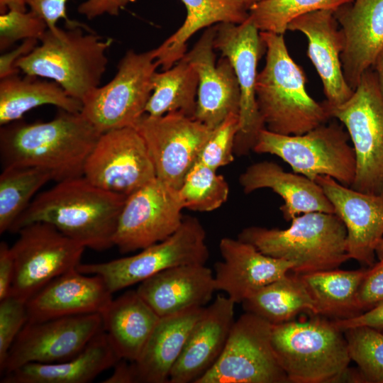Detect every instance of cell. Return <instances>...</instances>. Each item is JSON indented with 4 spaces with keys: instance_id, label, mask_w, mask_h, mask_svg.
<instances>
[{
    "instance_id": "obj_1",
    "label": "cell",
    "mask_w": 383,
    "mask_h": 383,
    "mask_svg": "<svg viewBox=\"0 0 383 383\" xmlns=\"http://www.w3.org/2000/svg\"><path fill=\"white\" fill-rule=\"evenodd\" d=\"M101 134L80 112L60 109L49 121H15L0 131L2 164L44 170L57 182L80 177Z\"/></svg>"
},
{
    "instance_id": "obj_2",
    "label": "cell",
    "mask_w": 383,
    "mask_h": 383,
    "mask_svg": "<svg viewBox=\"0 0 383 383\" xmlns=\"http://www.w3.org/2000/svg\"><path fill=\"white\" fill-rule=\"evenodd\" d=\"M126 196L104 190L84 176L57 182L39 194L9 231L36 222L55 226L85 248L104 250L113 236Z\"/></svg>"
},
{
    "instance_id": "obj_3",
    "label": "cell",
    "mask_w": 383,
    "mask_h": 383,
    "mask_svg": "<svg viewBox=\"0 0 383 383\" xmlns=\"http://www.w3.org/2000/svg\"><path fill=\"white\" fill-rule=\"evenodd\" d=\"M266 50L255 94L265 128L282 135H301L331 118L323 101L307 92L306 76L287 50L284 35L260 31Z\"/></svg>"
},
{
    "instance_id": "obj_4",
    "label": "cell",
    "mask_w": 383,
    "mask_h": 383,
    "mask_svg": "<svg viewBox=\"0 0 383 383\" xmlns=\"http://www.w3.org/2000/svg\"><path fill=\"white\" fill-rule=\"evenodd\" d=\"M86 26L48 29L38 45L15 67L26 75L50 79L71 97L82 101L100 86L111 38L85 33Z\"/></svg>"
},
{
    "instance_id": "obj_5",
    "label": "cell",
    "mask_w": 383,
    "mask_h": 383,
    "mask_svg": "<svg viewBox=\"0 0 383 383\" xmlns=\"http://www.w3.org/2000/svg\"><path fill=\"white\" fill-rule=\"evenodd\" d=\"M291 222L286 229L249 226L238 238L266 255L293 262L296 274L337 269L350 259L347 230L335 213L308 212Z\"/></svg>"
},
{
    "instance_id": "obj_6",
    "label": "cell",
    "mask_w": 383,
    "mask_h": 383,
    "mask_svg": "<svg viewBox=\"0 0 383 383\" xmlns=\"http://www.w3.org/2000/svg\"><path fill=\"white\" fill-rule=\"evenodd\" d=\"M271 343L292 383L340 380L351 361L344 332L322 318L272 325Z\"/></svg>"
},
{
    "instance_id": "obj_7",
    "label": "cell",
    "mask_w": 383,
    "mask_h": 383,
    "mask_svg": "<svg viewBox=\"0 0 383 383\" xmlns=\"http://www.w3.org/2000/svg\"><path fill=\"white\" fill-rule=\"evenodd\" d=\"M349 139L348 132L337 123H326L301 135H282L264 128L252 151L276 155L294 172L311 180L325 175L350 187L356 161Z\"/></svg>"
},
{
    "instance_id": "obj_8",
    "label": "cell",
    "mask_w": 383,
    "mask_h": 383,
    "mask_svg": "<svg viewBox=\"0 0 383 383\" xmlns=\"http://www.w3.org/2000/svg\"><path fill=\"white\" fill-rule=\"evenodd\" d=\"M345 126L353 143L356 169L352 189L383 196V93L372 67L362 75L350 98L327 106Z\"/></svg>"
},
{
    "instance_id": "obj_9",
    "label": "cell",
    "mask_w": 383,
    "mask_h": 383,
    "mask_svg": "<svg viewBox=\"0 0 383 383\" xmlns=\"http://www.w3.org/2000/svg\"><path fill=\"white\" fill-rule=\"evenodd\" d=\"M154 49L126 52L113 79L82 101L81 114L100 133L134 127L145 113L157 68Z\"/></svg>"
},
{
    "instance_id": "obj_10",
    "label": "cell",
    "mask_w": 383,
    "mask_h": 383,
    "mask_svg": "<svg viewBox=\"0 0 383 383\" xmlns=\"http://www.w3.org/2000/svg\"><path fill=\"white\" fill-rule=\"evenodd\" d=\"M209 257L204 226L198 218L184 216L181 226L172 235L138 254L104 262L79 263L77 269L84 274L100 276L113 294L168 268L206 265Z\"/></svg>"
},
{
    "instance_id": "obj_11",
    "label": "cell",
    "mask_w": 383,
    "mask_h": 383,
    "mask_svg": "<svg viewBox=\"0 0 383 383\" xmlns=\"http://www.w3.org/2000/svg\"><path fill=\"white\" fill-rule=\"evenodd\" d=\"M272 326L255 314H242L218 359L196 383L289 382L272 346Z\"/></svg>"
},
{
    "instance_id": "obj_12",
    "label": "cell",
    "mask_w": 383,
    "mask_h": 383,
    "mask_svg": "<svg viewBox=\"0 0 383 383\" xmlns=\"http://www.w3.org/2000/svg\"><path fill=\"white\" fill-rule=\"evenodd\" d=\"M17 233L11 247L15 272L10 295L27 301L49 282L81 263L86 248L49 223H33Z\"/></svg>"
},
{
    "instance_id": "obj_13",
    "label": "cell",
    "mask_w": 383,
    "mask_h": 383,
    "mask_svg": "<svg viewBox=\"0 0 383 383\" xmlns=\"http://www.w3.org/2000/svg\"><path fill=\"white\" fill-rule=\"evenodd\" d=\"M101 331L100 313L27 322L0 366L1 374L29 363H56L72 358Z\"/></svg>"
},
{
    "instance_id": "obj_14",
    "label": "cell",
    "mask_w": 383,
    "mask_h": 383,
    "mask_svg": "<svg viewBox=\"0 0 383 383\" xmlns=\"http://www.w3.org/2000/svg\"><path fill=\"white\" fill-rule=\"evenodd\" d=\"M216 26L214 48L229 60L240 91L239 130L234 155H246L252 151L260 132L265 128L255 94L257 66L265 45L260 30L249 17L242 23H220Z\"/></svg>"
},
{
    "instance_id": "obj_15",
    "label": "cell",
    "mask_w": 383,
    "mask_h": 383,
    "mask_svg": "<svg viewBox=\"0 0 383 383\" xmlns=\"http://www.w3.org/2000/svg\"><path fill=\"white\" fill-rule=\"evenodd\" d=\"M134 128L143 137L156 177L179 190L213 130L179 112L144 113Z\"/></svg>"
},
{
    "instance_id": "obj_16",
    "label": "cell",
    "mask_w": 383,
    "mask_h": 383,
    "mask_svg": "<svg viewBox=\"0 0 383 383\" xmlns=\"http://www.w3.org/2000/svg\"><path fill=\"white\" fill-rule=\"evenodd\" d=\"M183 209L179 191L155 177L126 197L113 245L126 253L165 240L181 226Z\"/></svg>"
},
{
    "instance_id": "obj_17",
    "label": "cell",
    "mask_w": 383,
    "mask_h": 383,
    "mask_svg": "<svg viewBox=\"0 0 383 383\" xmlns=\"http://www.w3.org/2000/svg\"><path fill=\"white\" fill-rule=\"evenodd\" d=\"M83 176L99 188L126 197L157 177L146 144L134 127L101 134Z\"/></svg>"
},
{
    "instance_id": "obj_18",
    "label": "cell",
    "mask_w": 383,
    "mask_h": 383,
    "mask_svg": "<svg viewBox=\"0 0 383 383\" xmlns=\"http://www.w3.org/2000/svg\"><path fill=\"white\" fill-rule=\"evenodd\" d=\"M216 25L207 28L184 55L199 77L194 118L211 130L231 113L239 114L240 104L239 84L232 65L223 56L216 61L213 45Z\"/></svg>"
},
{
    "instance_id": "obj_19",
    "label": "cell",
    "mask_w": 383,
    "mask_h": 383,
    "mask_svg": "<svg viewBox=\"0 0 383 383\" xmlns=\"http://www.w3.org/2000/svg\"><path fill=\"white\" fill-rule=\"evenodd\" d=\"M315 181L346 228L350 259L372 267L377 262L376 249L383 238V196L355 190L328 176H318Z\"/></svg>"
},
{
    "instance_id": "obj_20",
    "label": "cell",
    "mask_w": 383,
    "mask_h": 383,
    "mask_svg": "<svg viewBox=\"0 0 383 383\" xmlns=\"http://www.w3.org/2000/svg\"><path fill=\"white\" fill-rule=\"evenodd\" d=\"M221 261L214 265L216 291L235 304H241L252 292L292 271L294 263L266 255L252 244L224 237L219 243Z\"/></svg>"
},
{
    "instance_id": "obj_21",
    "label": "cell",
    "mask_w": 383,
    "mask_h": 383,
    "mask_svg": "<svg viewBox=\"0 0 383 383\" xmlns=\"http://www.w3.org/2000/svg\"><path fill=\"white\" fill-rule=\"evenodd\" d=\"M342 34L344 77L354 91L383 49V0H353L334 11Z\"/></svg>"
},
{
    "instance_id": "obj_22",
    "label": "cell",
    "mask_w": 383,
    "mask_h": 383,
    "mask_svg": "<svg viewBox=\"0 0 383 383\" xmlns=\"http://www.w3.org/2000/svg\"><path fill=\"white\" fill-rule=\"evenodd\" d=\"M287 30L300 32L306 37L307 55L321 78L326 106H336L348 100L354 91L343 72V42L334 10H319L299 16L288 25Z\"/></svg>"
},
{
    "instance_id": "obj_23",
    "label": "cell",
    "mask_w": 383,
    "mask_h": 383,
    "mask_svg": "<svg viewBox=\"0 0 383 383\" xmlns=\"http://www.w3.org/2000/svg\"><path fill=\"white\" fill-rule=\"evenodd\" d=\"M104 279L73 268L55 277L27 301L28 322L101 313L113 299Z\"/></svg>"
},
{
    "instance_id": "obj_24",
    "label": "cell",
    "mask_w": 383,
    "mask_h": 383,
    "mask_svg": "<svg viewBox=\"0 0 383 383\" xmlns=\"http://www.w3.org/2000/svg\"><path fill=\"white\" fill-rule=\"evenodd\" d=\"M235 304L226 295H218L205 307L171 370L169 383H196L211 369L229 337Z\"/></svg>"
},
{
    "instance_id": "obj_25",
    "label": "cell",
    "mask_w": 383,
    "mask_h": 383,
    "mask_svg": "<svg viewBox=\"0 0 383 383\" xmlns=\"http://www.w3.org/2000/svg\"><path fill=\"white\" fill-rule=\"evenodd\" d=\"M140 296L160 316L204 307L216 291L212 270L202 264L168 268L140 282Z\"/></svg>"
},
{
    "instance_id": "obj_26",
    "label": "cell",
    "mask_w": 383,
    "mask_h": 383,
    "mask_svg": "<svg viewBox=\"0 0 383 383\" xmlns=\"http://www.w3.org/2000/svg\"><path fill=\"white\" fill-rule=\"evenodd\" d=\"M245 194L267 188L284 201L280 207L286 221L313 211L335 213L334 208L321 186L300 174L287 172L274 162L261 161L248 166L239 177Z\"/></svg>"
},
{
    "instance_id": "obj_27",
    "label": "cell",
    "mask_w": 383,
    "mask_h": 383,
    "mask_svg": "<svg viewBox=\"0 0 383 383\" xmlns=\"http://www.w3.org/2000/svg\"><path fill=\"white\" fill-rule=\"evenodd\" d=\"M204 309L160 318L138 358L130 362L135 383H169L171 370Z\"/></svg>"
},
{
    "instance_id": "obj_28",
    "label": "cell",
    "mask_w": 383,
    "mask_h": 383,
    "mask_svg": "<svg viewBox=\"0 0 383 383\" xmlns=\"http://www.w3.org/2000/svg\"><path fill=\"white\" fill-rule=\"evenodd\" d=\"M109 338L99 332L75 357L50 364L29 363L4 374L1 383H88L119 360Z\"/></svg>"
},
{
    "instance_id": "obj_29",
    "label": "cell",
    "mask_w": 383,
    "mask_h": 383,
    "mask_svg": "<svg viewBox=\"0 0 383 383\" xmlns=\"http://www.w3.org/2000/svg\"><path fill=\"white\" fill-rule=\"evenodd\" d=\"M100 314L116 355L130 362L138 358L160 318L136 290L112 299Z\"/></svg>"
},
{
    "instance_id": "obj_30",
    "label": "cell",
    "mask_w": 383,
    "mask_h": 383,
    "mask_svg": "<svg viewBox=\"0 0 383 383\" xmlns=\"http://www.w3.org/2000/svg\"><path fill=\"white\" fill-rule=\"evenodd\" d=\"M187 9L182 26L154 49L162 70L172 67L186 54L189 38L197 31L220 23H242L249 10L237 0H181Z\"/></svg>"
},
{
    "instance_id": "obj_31",
    "label": "cell",
    "mask_w": 383,
    "mask_h": 383,
    "mask_svg": "<svg viewBox=\"0 0 383 383\" xmlns=\"http://www.w3.org/2000/svg\"><path fill=\"white\" fill-rule=\"evenodd\" d=\"M52 105L69 112H81L82 104L67 94L55 82L17 74L1 79L0 125L5 126L22 118L30 110Z\"/></svg>"
},
{
    "instance_id": "obj_32",
    "label": "cell",
    "mask_w": 383,
    "mask_h": 383,
    "mask_svg": "<svg viewBox=\"0 0 383 383\" xmlns=\"http://www.w3.org/2000/svg\"><path fill=\"white\" fill-rule=\"evenodd\" d=\"M368 268L337 269L298 274L313 301L316 315L344 319L360 314L357 297Z\"/></svg>"
},
{
    "instance_id": "obj_33",
    "label": "cell",
    "mask_w": 383,
    "mask_h": 383,
    "mask_svg": "<svg viewBox=\"0 0 383 383\" xmlns=\"http://www.w3.org/2000/svg\"><path fill=\"white\" fill-rule=\"evenodd\" d=\"M241 304L245 312L255 314L272 325L292 321L302 312L316 316L313 301L296 274L288 273L259 288Z\"/></svg>"
},
{
    "instance_id": "obj_34",
    "label": "cell",
    "mask_w": 383,
    "mask_h": 383,
    "mask_svg": "<svg viewBox=\"0 0 383 383\" xmlns=\"http://www.w3.org/2000/svg\"><path fill=\"white\" fill-rule=\"evenodd\" d=\"M198 85V74L184 56L170 69L154 74L152 92L145 113L152 116H160L179 112L194 118Z\"/></svg>"
},
{
    "instance_id": "obj_35",
    "label": "cell",
    "mask_w": 383,
    "mask_h": 383,
    "mask_svg": "<svg viewBox=\"0 0 383 383\" xmlns=\"http://www.w3.org/2000/svg\"><path fill=\"white\" fill-rule=\"evenodd\" d=\"M50 173L30 167H6L0 175V233L9 231L31 199L47 182Z\"/></svg>"
},
{
    "instance_id": "obj_36",
    "label": "cell",
    "mask_w": 383,
    "mask_h": 383,
    "mask_svg": "<svg viewBox=\"0 0 383 383\" xmlns=\"http://www.w3.org/2000/svg\"><path fill=\"white\" fill-rule=\"evenodd\" d=\"M353 0H262L249 9L260 31L284 35L295 18L319 10H336Z\"/></svg>"
},
{
    "instance_id": "obj_37",
    "label": "cell",
    "mask_w": 383,
    "mask_h": 383,
    "mask_svg": "<svg viewBox=\"0 0 383 383\" xmlns=\"http://www.w3.org/2000/svg\"><path fill=\"white\" fill-rule=\"evenodd\" d=\"M349 355L358 370L349 373L353 382H383V333L369 326L345 330Z\"/></svg>"
},
{
    "instance_id": "obj_38",
    "label": "cell",
    "mask_w": 383,
    "mask_h": 383,
    "mask_svg": "<svg viewBox=\"0 0 383 383\" xmlns=\"http://www.w3.org/2000/svg\"><path fill=\"white\" fill-rule=\"evenodd\" d=\"M178 191L184 209L209 212L226 201L229 186L216 170L196 162Z\"/></svg>"
},
{
    "instance_id": "obj_39",
    "label": "cell",
    "mask_w": 383,
    "mask_h": 383,
    "mask_svg": "<svg viewBox=\"0 0 383 383\" xmlns=\"http://www.w3.org/2000/svg\"><path fill=\"white\" fill-rule=\"evenodd\" d=\"M238 130L239 114L231 113L213 130L196 162L215 170L233 162L235 139Z\"/></svg>"
},
{
    "instance_id": "obj_40",
    "label": "cell",
    "mask_w": 383,
    "mask_h": 383,
    "mask_svg": "<svg viewBox=\"0 0 383 383\" xmlns=\"http://www.w3.org/2000/svg\"><path fill=\"white\" fill-rule=\"evenodd\" d=\"M48 26L31 11L9 10L0 15V50H6L14 43L27 39L40 41Z\"/></svg>"
},
{
    "instance_id": "obj_41",
    "label": "cell",
    "mask_w": 383,
    "mask_h": 383,
    "mask_svg": "<svg viewBox=\"0 0 383 383\" xmlns=\"http://www.w3.org/2000/svg\"><path fill=\"white\" fill-rule=\"evenodd\" d=\"M28 319L26 301L12 295L0 300V366Z\"/></svg>"
},
{
    "instance_id": "obj_42",
    "label": "cell",
    "mask_w": 383,
    "mask_h": 383,
    "mask_svg": "<svg viewBox=\"0 0 383 383\" xmlns=\"http://www.w3.org/2000/svg\"><path fill=\"white\" fill-rule=\"evenodd\" d=\"M68 0H26V5L30 11L42 18L46 23L48 29L57 27L60 19L65 21L68 28L83 25L70 20L67 14V3Z\"/></svg>"
},
{
    "instance_id": "obj_43",
    "label": "cell",
    "mask_w": 383,
    "mask_h": 383,
    "mask_svg": "<svg viewBox=\"0 0 383 383\" xmlns=\"http://www.w3.org/2000/svg\"><path fill=\"white\" fill-rule=\"evenodd\" d=\"M383 301V269L367 272L363 279L357 297L360 313L367 311Z\"/></svg>"
},
{
    "instance_id": "obj_44",
    "label": "cell",
    "mask_w": 383,
    "mask_h": 383,
    "mask_svg": "<svg viewBox=\"0 0 383 383\" xmlns=\"http://www.w3.org/2000/svg\"><path fill=\"white\" fill-rule=\"evenodd\" d=\"M135 0H86L82 2L77 11L89 20L108 14L117 16L121 9Z\"/></svg>"
},
{
    "instance_id": "obj_45",
    "label": "cell",
    "mask_w": 383,
    "mask_h": 383,
    "mask_svg": "<svg viewBox=\"0 0 383 383\" xmlns=\"http://www.w3.org/2000/svg\"><path fill=\"white\" fill-rule=\"evenodd\" d=\"M333 321L343 331L353 327L362 326L383 331V301L355 316L344 319H335Z\"/></svg>"
},
{
    "instance_id": "obj_46",
    "label": "cell",
    "mask_w": 383,
    "mask_h": 383,
    "mask_svg": "<svg viewBox=\"0 0 383 383\" xmlns=\"http://www.w3.org/2000/svg\"><path fill=\"white\" fill-rule=\"evenodd\" d=\"M14 272L15 262L11 248L2 241L0 243V300L10 295Z\"/></svg>"
},
{
    "instance_id": "obj_47",
    "label": "cell",
    "mask_w": 383,
    "mask_h": 383,
    "mask_svg": "<svg viewBox=\"0 0 383 383\" xmlns=\"http://www.w3.org/2000/svg\"><path fill=\"white\" fill-rule=\"evenodd\" d=\"M38 42L36 39L24 40L17 48L2 54L0 57V79L17 74L20 71L16 68V62L30 53L38 45Z\"/></svg>"
},
{
    "instance_id": "obj_48",
    "label": "cell",
    "mask_w": 383,
    "mask_h": 383,
    "mask_svg": "<svg viewBox=\"0 0 383 383\" xmlns=\"http://www.w3.org/2000/svg\"><path fill=\"white\" fill-rule=\"evenodd\" d=\"M104 383H135L130 361L119 360L114 365L112 374L104 379Z\"/></svg>"
},
{
    "instance_id": "obj_49",
    "label": "cell",
    "mask_w": 383,
    "mask_h": 383,
    "mask_svg": "<svg viewBox=\"0 0 383 383\" xmlns=\"http://www.w3.org/2000/svg\"><path fill=\"white\" fill-rule=\"evenodd\" d=\"M26 0H0L1 13L9 10L26 11Z\"/></svg>"
},
{
    "instance_id": "obj_50",
    "label": "cell",
    "mask_w": 383,
    "mask_h": 383,
    "mask_svg": "<svg viewBox=\"0 0 383 383\" xmlns=\"http://www.w3.org/2000/svg\"><path fill=\"white\" fill-rule=\"evenodd\" d=\"M372 67L376 73L379 85L383 93V49L377 55Z\"/></svg>"
},
{
    "instance_id": "obj_51",
    "label": "cell",
    "mask_w": 383,
    "mask_h": 383,
    "mask_svg": "<svg viewBox=\"0 0 383 383\" xmlns=\"http://www.w3.org/2000/svg\"><path fill=\"white\" fill-rule=\"evenodd\" d=\"M376 256L378 261L371 267H368L370 272H374L383 269V238L379 242L376 249Z\"/></svg>"
},
{
    "instance_id": "obj_52",
    "label": "cell",
    "mask_w": 383,
    "mask_h": 383,
    "mask_svg": "<svg viewBox=\"0 0 383 383\" xmlns=\"http://www.w3.org/2000/svg\"><path fill=\"white\" fill-rule=\"evenodd\" d=\"M245 5L249 10L252 6L262 0H237Z\"/></svg>"
},
{
    "instance_id": "obj_53",
    "label": "cell",
    "mask_w": 383,
    "mask_h": 383,
    "mask_svg": "<svg viewBox=\"0 0 383 383\" xmlns=\"http://www.w3.org/2000/svg\"><path fill=\"white\" fill-rule=\"evenodd\" d=\"M383 333V331H382Z\"/></svg>"
},
{
    "instance_id": "obj_54",
    "label": "cell",
    "mask_w": 383,
    "mask_h": 383,
    "mask_svg": "<svg viewBox=\"0 0 383 383\" xmlns=\"http://www.w3.org/2000/svg\"><path fill=\"white\" fill-rule=\"evenodd\" d=\"M383 383V382H382Z\"/></svg>"
}]
</instances>
